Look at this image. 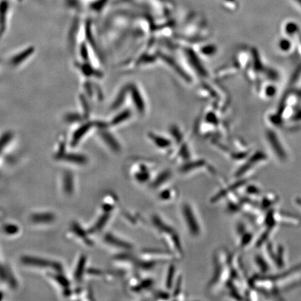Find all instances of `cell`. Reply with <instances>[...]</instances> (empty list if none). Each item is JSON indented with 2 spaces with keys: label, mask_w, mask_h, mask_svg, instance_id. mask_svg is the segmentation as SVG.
Instances as JSON below:
<instances>
[{
  "label": "cell",
  "mask_w": 301,
  "mask_h": 301,
  "mask_svg": "<svg viewBox=\"0 0 301 301\" xmlns=\"http://www.w3.org/2000/svg\"><path fill=\"white\" fill-rule=\"evenodd\" d=\"M232 278L231 254L227 250L220 248L213 256V273L207 284V292L213 295L219 294L227 288Z\"/></svg>",
  "instance_id": "1"
},
{
  "label": "cell",
  "mask_w": 301,
  "mask_h": 301,
  "mask_svg": "<svg viewBox=\"0 0 301 301\" xmlns=\"http://www.w3.org/2000/svg\"><path fill=\"white\" fill-rule=\"evenodd\" d=\"M151 227L156 231L160 240L165 244L166 249L168 250L176 257V260L183 258L184 251L182 240L178 231L174 225L171 224L161 215L155 213L150 219Z\"/></svg>",
  "instance_id": "2"
},
{
  "label": "cell",
  "mask_w": 301,
  "mask_h": 301,
  "mask_svg": "<svg viewBox=\"0 0 301 301\" xmlns=\"http://www.w3.org/2000/svg\"><path fill=\"white\" fill-rule=\"evenodd\" d=\"M179 216L186 232L193 238H199L204 233V225L198 210L190 200L182 201Z\"/></svg>",
  "instance_id": "3"
},
{
  "label": "cell",
  "mask_w": 301,
  "mask_h": 301,
  "mask_svg": "<svg viewBox=\"0 0 301 301\" xmlns=\"http://www.w3.org/2000/svg\"><path fill=\"white\" fill-rule=\"evenodd\" d=\"M138 269L143 271H150L161 263L175 262L176 257L168 250L145 248L137 256Z\"/></svg>",
  "instance_id": "4"
},
{
  "label": "cell",
  "mask_w": 301,
  "mask_h": 301,
  "mask_svg": "<svg viewBox=\"0 0 301 301\" xmlns=\"http://www.w3.org/2000/svg\"><path fill=\"white\" fill-rule=\"evenodd\" d=\"M155 167V164L147 160H136L129 170L131 179L140 186H149L157 171Z\"/></svg>",
  "instance_id": "5"
},
{
  "label": "cell",
  "mask_w": 301,
  "mask_h": 301,
  "mask_svg": "<svg viewBox=\"0 0 301 301\" xmlns=\"http://www.w3.org/2000/svg\"><path fill=\"white\" fill-rule=\"evenodd\" d=\"M202 171H207L208 174L216 175V170L212 168L205 160H190L184 162L180 165L178 172L183 176H193Z\"/></svg>",
  "instance_id": "6"
},
{
  "label": "cell",
  "mask_w": 301,
  "mask_h": 301,
  "mask_svg": "<svg viewBox=\"0 0 301 301\" xmlns=\"http://www.w3.org/2000/svg\"><path fill=\"white\" fill-rule=\"evenodd\" d=\"M265 155L261 152L253 155L249 159L246 160L239 168L235 171L233 173V178H248V176L252 174L251 172L254 169L255 166L265 159Z\"/></svg>",
  "instance_id": "7"
},
{
  "label": "cell",
  "mask_w": 301,
  "mask_h": 301,
  "mask_svg": "<svg viewBox=\"0 0 301 301\" xmlns=\"http://www.w3.org/2000/svg\"><path fill=\"white\" fill-rule=\"evenodd\" d=\"M173 178V172L170 169H164L161 171H156L154 178L148 187L151 191H159L162 188L170 185L171 180Z\"/></svg>",
  "instance_id": "8"
},
{
  "label": "cell",
  "mask_w": 301,
  "mask_h": 301,
  "mask_svg": "<svg viewBox=\"0 0 301 301\" xmlns=\"http://www.w3.org/2000/svg\"><path fill=\"white\" fill-rule=\"evenodd\" d=\"M156 200L160 203L169 204L173 203L178 197V191L174 186L170 185L156 191Z\"/></svg>",
  "instance_id": "9"
},
{
  "label": "cell",
  "mask_w": 301,
  "mask_h": 301,
  "mask_svg": "<svg viewBox=\"0 0 301 301\" xmlns=\"http://www.w3.org/2000/svg\"><path fill=\"white\" fill-rule=\"evenodd\" d=\"M236 236L238 238V246L240 249H245L251 245L254 239V234L248 231L247 227L243 222H238L236 226Z\"/></svg>",
  "instance_id": "10"
},
{
  "label": "cell",
  "mask_w": 301,
  "mask_h": 301,
  "mask_svg": "<svg viewBox=\"0 0 301 301\" xmlns=\"http://www.w3.org/2000/svg\"><path fill=\"white\" fill-rule=\"evenodd\" d=\"M267 138L269 140L270 146L273 151H274L275 154L276 155L277 158L280 159L281 161H284L286 159V154L284 151L282 144L280 143V140H278V137L276 136L274 132L269 131L267 133Z\"/></svg>",
  "instance_id": "11"
},
{
  "label": "cell",
  "mask_w": 301,
  "mask_h": 301,
  "mask_svg": "<svg viewBox=\"0 0 301 301\" xmlns=\"http://www.w3.org/2000/svg\"><path fill=\"white\" fill-rule=\"evenodd\" d=\"M178 275L179 274H178L177 267L175 264V262L168 263V268H167V272H166L165 282H164L165 289L167 291L171 292L175 282L177 280Z\"/></svg>",
  "instance_id": "12"
},
{
  "label": "cell",
  "mask_w": 301,
  "mask_h": 301,
  "mask_svg": "<svg viewBox=\"0 0 301 301\" xmlns=\"http://www.w3.org/2000/svg\"><path fill=\"white\" fill-rule=\"evenodd\" d=\"M105 239L108 244L114 246V247L119 248V249L124 250V251L127 252H130L134 249V245L132 243L122 239L117 236H114L112 233H109L107 236H105Z\"/></svg>",
  "instance_id": "13"
},
{
  "label": "cell",
  "mask_w": 301,
  "mask_h": 301,
  "mask_svg": "<svg viewBox=\"0 0 301 301\" xmlns=\"http://www.w3.org/2000/svg\"><path fill=\"white\" fill-rule=\"evenodd\" d=\"M24 263L29 264V265L37 266H52L54 269H59L60 266L59 264H52L48 261L43 260V259L33 258V257H25L23 259Z\"/></svg>",
  "instance_id": "14"
},
{
  "label": "cell",
  "mask_w": 301,
  "mask_h": 301,
  "mask_svg": "<svg viewBox=\"0 0 301 301\" xmlns=\"http://www.w3.org/2000/svg\"><path fill=\"white\" fill-rule=\"evenodd\" d=\"M255 262L258 269L263 273H266V272L269 271V265H268V262H266L264 257H262V255H257L255 256Z\"/></svg>",
  "instance_id": "15"
},
{
  "label": "cell",
  "mask_w": 301,
  "mask_h": 301,
  "mask_svg": "<svg viewBox=\"0 0 301 301\" xmlns=\"http://www.w3.org/2000/svg\"><path fill=\"white\" fill-rule=\"evenodd\" d=\"M54 216L50 213H41L36 214L32 217L33 221L36 222H49L53 220Z\"/></svg>",
  "instance_id": "16"
},
{
  "label": "cell",
  "mask_w": 301,
  "mask_h": 301,
  "mask_svg": "<svg viewBox=\"0 0 301 301\" xmlns=\"http://www.w3.org/2000/svg\"><path fill=\"white\" fill-rule=\"evenodd\" d=\"M66 159L76 162V163H85L86 161L85 157L76 154L69 155L68 156L66 157Z\"/></svg>",
  "instance_id": "17"
},
{
  "label": "cell",
  "mask_w": 301,
  "mask_h": 301,
  "mask_svg": "<svg viewBox=\"0 0 301 301\" xmlns=\"http://www.w3.org/2000/svg\"><path fill=\"white\" fill-rule=\"evenodd\" d=\"M69 184H72V178H71V175L67 174L65 177V189L67 193H71L72 191L73 185Z\"/></svg>",
  "instance_id": "18"
},
{
  "label": "cell",
  "mask_w": 301,
  "mask_h": 301,
  "mask_svg": "<svg viewBox=\"0 0 301 301\" xmlns=\"http://www.w3.org/2000/svg\"><path fill=\"white\" fill-rule=\"evenodd\" d=\"M85 259H83V260H80L79 265L78 266L77 271L76 272V278H80V277L82 276V275H83V271L84 267H85Z\"/></svg>",
  "instance_id": "19"
},
{
  "label": "cell",
  "mask_w": 301,
  "mask_h": 301,
  "mask_svg": "<svg viewBox=\"0 0 301 301\" xmlns=\"http://www.w3.org/2000/svg\"><path fill=\"white\" fill-rule=\"evenodd\" d=\"M280 45L281 48L284 50H287L288 49H289V47H291L290 43L287 40H282V41L280 42Z\"/></svg>",
  "instance_id": "20"
},
{
  "label": "cell",
  "mask_w": 301,
  "mask_h": 301,
  "mask_svg": "<svg viewBox=\"0 0 301 301\" xmlns=\"http://www.w3.org/2000/svg\"><path fill=\"white\" fill-rule=\"evenodd\" d=\"M9 139L8 135H6L5 136H3V138L0 139V151H1L2 149L5 147V145H6L7 142H8V140Z\"/></svg>",
  "instance_id": "21"
},
{
  "label": "cell",
  "mask_w": 301,
  "mask_h": 301,
  "mask_svg": "<svg viewBox=\"0 0 301 301\" xmlns=\"http://www.w3.org/2000/svg\"><path fill=\"white\" fill-rule=\"evenodd\" d=\"M275 91V89L274 87H269L267 90V94L269 95V96H273V95L274 94Z\"/></svg>",
  "instance_id": "22"
},
{
  "label": "cell",
  "mask_w": 301,
  "mask_h": 301,
  "mask_svg": "<svg viewBox=\"0 0 301 301\" xmlns=\"http://www.w3.org/2000/svg\"><path fill=\"white\" fill-rule=\"evenodd\" d=\"M295 202L301 211V198H297L296 200H295Z\"/></svg>",
  "instance_id": "23"
},
{
  "label": "cell",
  "mask_w": 301,
  "mask_h": 301,
  "mask_svg": "<svg viewBox=\"0 0 301 301\" xmlns=\"http://www.w3.org/2000/svg\"><path fill=\"white\" fill-rule=\"evenodd\" d=\"M295 116H296V118H299V119H300V118H301V112L298 113V114H297V115Z\"/></svg>",
  "instance_id": "24"
},
{
  "label": "cell",
  "mask_w": 301,
  "mask_h": 301,
  "mask_svg": "<svg viewBox=\"0 0 301 301\" xmlns=\"http://www.w3.org/2000/svg\"><path fill=\"white\" fill-rule=\"evenodd\" d=\"M16 2H18V3H22V2L23 1V0H16Z\"/></svg>",
  "instance_id": "25"
}]
</instances>
